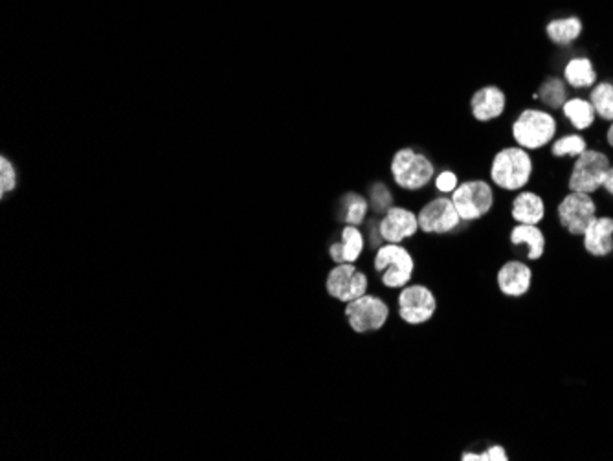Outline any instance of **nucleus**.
Masks as SVG:
<instances>
[{"label":"nucleus","mask_w":613,"mask_h":461,"mask_svg":"<svg viewBox=\"0 0 613 461\" xmlns=\"http://www.w3.org/2000/svg\"><path fill=\"white\" fill-rule=\"evenodd\" d=\"M487 173V178L498 191L505 195H514L529 188V184L533 182L534 156L531 151L516 144H507L492 155Z\"/></svg>","instance_id":"nucleus-1"},{"label":"nucleus","mask_w":613,"mask_h":461,"mask_svg":"<svg viewBox=\"0 0 613 461\" xmlns=\"http://www.w3.org/2000/svg\"><path fill=\"white\" fill-rule=\"evenodd\" d=\"M560 122L555 113L544 107H525L511 122L513 144L534 153L544 151L558 136Z\"/></svg>","instance_id":"nucleus-2"},{"label":"nucleus","mask_w":613,"mask_h":461,"mask_svg":"<svg viewBox=\"0 0 613 461\" xmlns=\"http://www.w3.org/2000/svg\"><path fill=\"white\" fill-rule=\"evenodd\" d=\"M389 173L400 189L417 193L434 182L438 166L427 153L416 151L414 147H402L393 155Z\"/></svg>","instance_id":"nucleus-3"},{"label":"nucleus","mask_w":613,"mask_h":461,"mask_svg":"<svg viewBox=\"0 0 613 461\" xmlns=\"http://www.w3.org/2000/svg\"><path fill=\"white\" fill-rule=\"evenodd\" d=\"M450 197L465 224L483 220L494 211L498 204V189L489 178L483 177L461 180Z\"/></svg>","instance_id":"nucleus-4"},{"label":"nucleus","mask_w":613,"mask_h":461,"mask_svg":"<svg viewBox=\"0 0 613 461\" xmlns=\"http://www.w3.org/2000/svg\"><path fill=\"white\" fill-rule=\"evenodd\" d=\"M373 271L380 274L386 289H402L410 285L416 274V260L412 252L398 243H384L375 251Z\"/></svg>","instance_id":"nucleus-5"},{"label":"nucleus","mask_w":613,"mask_h":461,"mask_svg":"<svg viewBox=\"0 0 613 461\" xmlns=\"http://www.w3.org/2000/svg\"><path fill=\"white\" fill-rule=\"evenodd\" d=\"M611 156L597 147H587L580 156H576L567 173L565 188L567 191L578 193H597L602 189L604 178L611 167Z\"/></svg>","instance_id":"nucleus-6"},{"label":"nucleus","mask_w":613,"mask_h":461,"mask_svg":"<svg viewBox=\"0 0 613 461\" xmlns=\"http://www.w3.org/2000/svg\"><path fill=\"white\" fill-rule=\"evenodd\" d=\"M419 230L425 236H454L465 226L450 195H434L417 209Z\"/></svg>","instance_id":"nucleus-7"},{"label":"nucleus","mask_w":613,"mask_h":461,"mask_svg":"<svg viewBox=\"0 0 613 461\" xmlns=\"http://www.w3.org/2000/svg\"><path fill=\"white\" fill-rule=\"evenodd\" d=\"M396 313L406 326H425L438 315L439 302L436 293L425 284H410L398 291Z\"/></svg>","instance_id":"nucleus-8"},{"label":"nucleus","mask_w":613,"mask_h":461,"mask_svg":"<svg viewBox=\"0 0 613 461\" xmlns=\"http://www.w3.org/2000/svg\"><path fill=\"white\" fill-rule=\"evenodd\" d=\"M391 309L384 298L373 293H365L364 296L345 304L343 316L349 327L356 335H369L380 331L389 320Z\"/></svg>","instance_id":"nucleus-9"},{"label":"nucleus","mask_w":613,"mask_h":461,"mask_svg":"<svg viewBox=\"0 0 613 461\" xmlns=\"http://www.w3.org/2000/svg\"><path fill=\"white\" fill-rule=\"evenodd\" d=\"M598 215V202L591 193L567 191L556 204V219L564 232L582 238L587 224Z\"/></svg>","instance_id":"nucleus-10"},{"label":"nucleus","mask_w":613,"mask_h":461,"mask_svg":"<svg viewBox=\"0 0 613 461\" xmlns=\"http://www.w3.org/2000/svg\"><path fill=\"white\" fill-rule=\"evenodd\" d=\"M325 291L336 302L349 304L369 291V278L354 263H338L325 278Z\"/></svg>","instance_id":"nucleus-11"},{"label":"nucleus","mask_w":613,"mask_h":461,"mask_svg":"<svg viewBox=\"0 0 613 461\" xmlns=\"http://www.w3.org/2000/svg\"><path fill=\"white\" fill-rule=\"evenodd\" d=\"M378 232L384 243L402 245L404 241L414 240L421 232L417 211L393 204L384 215H380Z\"/></svg>","instance_id":"nucleus-12"},{"label":"nucleus","mask_w":613,"mask_h":461,"mask_svg":"<svg viewBox=\"0 0 613 461\" xmlns=\"http://www.w3.org/2000/svg\"><path fill=\"white\" fill-rule=\"evenodd\" d=\"M534 273L525 260H507L503 262L496 271V289L502 296L509 300H520L525 298L533 287Z\"/></svg>","instance_id":"nucleus-13"},{"label":"nucleus","mask_w":613,"mask_h":461,"mask_svg":"<svg viewBox=\"0 0 613 461\" xmlns=\"http://www.w3.org/2000/svg\"><path fill=\"white\" fill-rule=\"evenodd\" d=\"M509 107L507 92L498 85H483L474 91L469 100L470 116L478 123H492L500 120Z\"/></svg>","instance_id":"nucleus-14"},{"label":"nucleus","mask_w":613,"mask_h":461,"mask_svg":"<svg viewBox=\"0 0 613 461\" xmlns=\"http://www.w3.org/2000/svg\"><path fill=\"white\" fill-rule=\"evenodd\" d=\"M547 215V204L542 193L525 188L513 195L509 202V217L514 224H542Z\"/></svg>","instance_id":"nucleus-15"},{"label":"nucleus","mask_w":613,"mask_h":461,"mask_svg":"<svg viewBox=\"0 0 613 461\" xmlns=\"http://www.w3.org/2000/svg\"><path fill=\"white\" fill-rule=\"evenodd\" d=\"M582 249L591 258L613 254V215H597L582 234Z\"/></svg>","instance_id":"nucleus-16"},{"label":"nucleus","mask_w":613,"mask_h":461,"mask_svg":"<svg viewBox=\"0 0 613 461\" xmlns=\"http://www.w3.org/2000/svg\"><path fill=\"white\" fill-rule=\"evenodd\" d=\"M509 245L518 249L525 247L527 249V262H538L545 254L547 240L545 232L542 230V224H513L509 234H507Z\"/></svg>","instance_id":"nucleus-17"},{"label":"nucleus","mask_w":613,"mask_h":461,"mask_svg":"<svg viewBox=\"0 0 613 461\" xmlns=\"http://www.w3.org/2000/svg\"><path fill=\"white\" fill-rule=\"evenodd\" d=\"M365 245H367V240H365V234L360 230V226L343 224L342 232H340V241L329 247V258L334 262V265L356 263L362 258Z\"/></svg>","instance_id":"nucleus-18"},{"label":"nucleus","mask_w":613,"mask_h":461,"mask_svg":"<svg viewBox=\"0 0 613 461\" xmlns=\"http://www.w3.org/2000/svg\"><path fill=\"white\" fill-rule=\"evenodd\" d=\"M562 78L573 91H589L598 81V72L587 56H573L562 67Z\"/></svg>","instance_id":"nucleus-19"},{"label":"nucleus","mask_w":613,"mask_h":461,"mask_svg":"<svg viewBox=\"0 0 613 461\" xmlns=\"http://www.w3.org/2000/svg\"><path fill=\"white\" fill-rule=\"evenodd\" d=\"M584 34V23L578 16L555 17L545 25V38L558 48L573 47Z\"/></svg>","instance_id":"nucleus-20"},{"label":"nucleus","mask_w":613,"mask_h":461,"mask_svg":"<svg viewBox=\"0 0 613 461\" xmlns=\"http://www.w3.org/2000/svg\"><path fill=\"white\" fill-rule=\"evenodd\" d=\"M560 113H562V118L576 133L589 131L595 125V122H597L595 107L591 105L589 98H584V96H569L567 102L562 105Z\"/></svg>","instance_id":"nucleus-21"},{"label":"nucleus","mask_w":613,"mask_h":461,"mask_svg":"<svg viewBox=\"0 0 613 461\" xmlns=\"http://www.w3.org/2000/svg\"><path fill=\"white\" fill-rule=\"evenodd\" d=\"M369 211H371V206H369L367 197L356 191L345 193L338 202V219L343 224L362 226L367 222Z\"/></svg>","instance_id":"nucleus-22"},{"label":"nucleus","mask_w":613,"mask_h":461,"mask_svg":"<svg viewBox=\"0 0 613 461\" xmlns=\"http://www.w3.org/2000/svg\"><path fill=\"white\" fill-rule=\"evenodd\" d=\"M536 94H538V102L544 105V109H547L551 113H556L567 102L569 87H567V83L564 81L562 76H547L540 83Z\"/></svg>","instance_id":"nucleus-23"},{"label":"nucleus","mask_w":613,"mask_h":461,"mask_svg":"<svg viewBox=\"0 0 613 461\" xmlns=\"http://www.w3.org/2000/svg\"><path fill=\"white\" fill-rule=\"evenodd\" d=\"M589 147L587 144V138L576 131L573 133H564V134H558L551 145H549V155L553 158H576L580 156L586 149Z\"/></svg>","instance_id":"nucleus-24"},{"label":"nucleus","mask_w":613,"mask_h":461,"mask_svg":"<svg viewBox=\"0 0 613 461\" xmlns=\"http://www.w3.org/2000/svg\"><path fill=\"white\" fill-rule=\"evenodd\" d=\"M589 102L598 120L606 123L613 122V81H597V85L589 89Z\"/></svg>","instance_id":"nucleus-25"},{"label":"nucleus","mask_w":613,"mask_h":461,"mask_svg":"<svg viewBox=\"0 0 613 461\" xmlns=\"http://www.w3.org/2000/svg\"><path fill=\"white\" fill-rule=\"evenodd\" d=\"M367 200L375 215H384L393 206V193L384 182H373L367 189Z\"/></svg>","instance_id":"nucleus-26"},{"label":"nucleus","mask_w":613,"mask_h":461,"mask_svg":"<svg viewBox=\"0 0 613 461\" xmlns=\"http://www.w3.org/2000/svg\"><path fill=\"white\" fill-rule=\"evenodd\" d=\"M461 461H509L511 454L502 443H492L483 450H463Z\"/></svg>","instance_id":"nucleus-27"},{"label":"nucleus","mask_w":613,"mask_h":461,"mask_svg":"<svg viewBox=\"0 0 613 461\" xmlns=\"http://www.w3.org/2000/svg\"><path fill=\"white\" fill-rule=\"evenodd\" d=\"M460 182H461V178H460L458 171L441 169V171L436 173V178H434L432 186L439 195H452L456 191V188L460 186Z\"/></svg>","instance_id":"nucleus-28"},{"label":"nucleus","mask_w":613,"mask_h":461,"mask_svg":"<svg viewBox=\"0 0 613 461\" xmlns=\"http://www.w3.org/2000/svg\"><path fill=\"white\" fill-rule=\"evenodd\" d=\"M0 193H3V197L10 191L16 189L17 186V175H16V169L12 166V162L8 158H0Z\"/></svg>","instance_id":"nucleus-29"},{"label":"nucleus","mask_w":613,"mask_h":461,"mask_svg":"<svg viewBox=\"0 0 613 461\" xmlns=\"http://www.w3.org/2000/svg\"><path fill=\"white\" fill-rule=\"evenodd\" d=\"M600 191H604L609 198H613V162H611V167H609V171H608V175L604 178V184H602Z\"/></svg>","instance_id":"nucleus-30"},{"label":"nucleus","mask_w":613,"mask_h":461,"mask_svg":"<svg viewBox=\"0 0 613 461\" xmlns=\"http://www.w3.org/2000/svg\"><path fill=\"white\" fill-rule=\"evenodd\" d=\"M606 144L609 145V149H613V122L608 123V129H606Z\"/></svg>","instance_id":"nucleus-31"}]
</instances>
